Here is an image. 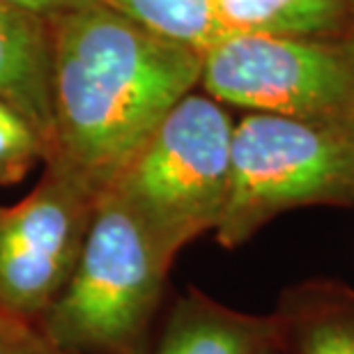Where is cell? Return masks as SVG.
<instances>
[{"label":"cell","mask_w":354,"mask_h":354,"mask_svg":"<svg viewBox=\"0 0 354 354\" xmlns=\"http://www.w3.org/2000/svg\"><path fill=\"white\" fill-rule=\"evenodd\" d=\"M48 26L53 143L46 159L104 194L173 106L198 88L203 53L102 3L55 14Z\"/></svg>","instance_id":"obj_1"},{"label":"cell","mask_w":354,"mask_h":354,"mask_svg":"<svg viewBox=\"0 0 354 354\" xmlns=\"http://www.w3.org/2000/svg\"><path fill=\"white\" fill-rule=\"evenodd\" d=\"M171 267L131 212L102 194L72 279L37 327L79 354H150Z\"/></svg>","instance_id":"obj_2"},{"label":"cell","mask_w":354,"mask_h":354,"mask_svg":"<svg viewBox=\"0 0 354 354\" xmlns=\"http://www.w3.org/2000/svg\"><path fill=\"white\" fill-rule=\"evenodd\" d=\"M232 131L223 104L189 92L104 191L131 212L173 263L221 221L230 196Z\"/></svg>","instance_id":"obj_3"},{"label":"cell","mask_w":354,"mask_h":354,"mask_svg":"<svg viewBox=\"0 0 354 354\" xmlns=\"http://www.w3.org/2000/svg\"><path fill=\"white\" fill-rule=\"evenodd\" d=\"M354 205V133L246 113L232 131L230 196L216 242L237 249L286 212Z\"/></svg>","instance_id":"obj_4"},{"label":"cell","mask_w":354,"mask_h":354,"mask_svg":"<svg viewBox=\"0 0 354 354\" xmlns=\"http://www.w3.org/2000/svg\"><path fill=\"white\" fill-rule=\"evenodd\" d=\"M198 88L223 106L354 133V55L341 39L228 32Z\"/></svg>","instance_id":"obj_5"},{"label":"cell","mask_w":354,"mask_h":354,"mask_svg":"<svg viewBox=\"0 0 354 354\" xmlns=\"http://www.w3.org/2000/svg\"><path fill=\"white\" fill-rule=\"evenodd\" d=\"M19 203L0 207V308L41 320L72 279L102 194L55 159Z\"/></svg>","instance_id":"obj_6"},{"label":"cell","mask_w":354,"mask_h":354,"mask_svg":"<svg viewBox=\"0 0 354 354\" xmlns=\"http://www.w3.org/2000/svg\"><path fill=\"white\" fill-rule=\"evenodd\" d=\"M269 345H279L272 313H244L191 288L173 301L150 354H258Z\"/></svg>","instance_id":"obj_7"},{"label":"cell","mask_w":354,"mask_h":354,"mask_svg":"<svg viewBox=\"0 0 354 354\" xmlns=\"http://www.w3.org/2000/svg\"><path fill=\"white\" fill-rule=\"evenodd\" d=\"M0 99L30 120L51 152V26L41 14L3 0H0Z\"/></svg>","instance_id":"obj_8"},{"label":"cell","mask_w":354,"mask_h":354,"mask_svg":"<svg viewBox=\"0 0 354 354\" xmlns=\"http://www.w3.org/2000/svg\"><path fill=\"white\" fill-rule=\"evenodd\" d=\"M283 354H354V288L306 279L281 292L274 308Z\"/></svg>","instance_id":"obj_9"},{"label":"cell","mask_w":354,"mask_h":354,"mask_svg":"<svg viewBox=\"0 0 354 354\" xmlns=\"http://www.w3.org/2000/svg\"><path fill=\"white\" fill-rule=\"evenodd\" d=\"M228 32L338 39L352 0H214Z\"/></svg>","instance_id":"obj_10"},{"label":"cell","mask_w":354,"mask_h":354,"mask_svg":"<svg viewBox=\"0 0 354 354\" xmlns=\"http://www.w3.org/2000/svg\"><path fill=\"white\" fill-rule=\"evenodd\" d=\"M113 12L164 39L205 53L228 30L216 14L214 0H99Z\"/></svg>","instance_id":"obj_11"},{"label":"cell","mask_w":354,"mask_h":354,"mask_svg":"<svg viewBox=\"0 0 354 354\" xmlns=\"http://www.w3.org/2000/svg\"><path fill=\"white\" fill-rule=\"evenodd\" d=\"M48 143L26 115L0 99V184H17L28 171L46 161Z\"/></svg>","instance_id":"obj_12"},{"label":"cell","mask_w":354,"mask_h":354,"mask_svg":"<svg viewBox=\"0 0 354 354\" xmlns=\"http://www.w3.org/2000/svg\"><path fill=\"white\" fill-rule=\"evenodd\" d=\"M0 354H79L55 345L35 322L0 313Z\"/></svg>","instance_id":"obj_13"},{"label":"cell","mask_w":354,"mask_h":354,"mask_svg":"<svg viewBox=\"0 0 354 354\" xmlns=\"http://www.w3.org/2000/svg\"><path fill=\"white\" fill-rule=\"evenodd\" d=\"M3 3L26 7V10L37 12V14H41V17L51 19V17H55V14L81 10V7H88V5H97L99 0H3Z\"/></svg>","instance_id":"obj_14"},{"label":"cell","mask_w":354,"mask_h":354,"mask_svg":"<svg viewBox=\"0 0 354 354\" xmlns=\"http://www.w3.org/2000/svg\"><path fill=\"white\" fill-rule=\"evenodd\" d=\"M338 39H341L345 44V48L354 55V0H352V7H350V17H348V24H345V30Z\"/></svg>","instance_id":"obj_15"},{"label":"cell","mask_w":354,"mask_h":354,"mask_svg":"<svg viewBox=\"0 0 354 354\" xmlns=\"http://www.w3.org/2000/svg\"><path fill=\"white\" fill-rule=\"evenodd\" d=\"M258 354H283V350L279 348V345H269V348H265V350H260Z\"/></svg>","instance_id":"obj_16"},{"label":"cell","mask_w":354,"mask_h":354,"mask_svg":"<svg viewBox=\"0 0 354 354\" xmlns=\"http://www.w3.org/2000/svg\"><path fill=\"white\" fill-rule=\"evenodd\" d=\"M0 313H3V308H0Z\"/></svg>","instance_id":"obj_17"}]
</instances>
